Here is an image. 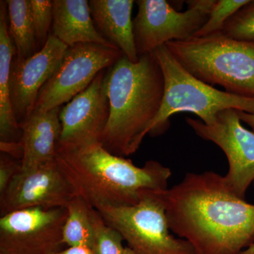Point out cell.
I'll return each mask as SVG.
<instances>
[{"label": "cell", "mask_w": 254, "mask_h": 254, "mask_svg": "<svg viewBox=\"0 0 254 254\" xmlns=\"http://www.w3.org/2000/svg\"><path fill=\"white\" fill-rule=\"evenodd\" d=\"M153 53L163 70L165 93L161 108L150 127V136L168 131L170 118L177 113L194 114L205 125L213 124L218 114L225 110L254 114V98L220 91L194 77L182 67L166 46Z\"/></svg>", "instance_id": "cell-5"}, {"label": "cell", "mask_w": 254, "mask_h": 254, "mask_svg": "<svg viewBox=\"0 0 254 254\" xmlns=\"http://www.w3.org/2000/svg\"><path fill=\"white\" fill-rule=\"evenodd\" d=\"M66 208H31L0 218V254H53L63 250Z\"/></svg>", "instance_id": "cell-10"}, {"label": "cell", "mask_w": 254, "mask_h": 254, "mask_svg": "<svg viewBox=\"0 0 254 254\" xmlns=\"http://www.w3.org/2000/svg\"><path fill=\"white\" fill-rule=\"evenodd\" d=\"M133 0H91L92 18L97 31L121 50L131 63L139 60L135 45L132 9Z\"/></svg>", "instance_id": "cell-15"}, {"label": "cell", "mask_w": 254, "mask_h": 254, "mask_svg": "<svg viewBox=\"0 0 254 254\" xmlns=\"http://www.w3.org/2000/svg\"><path fill=\"white\" fill-rule=\"evenodd\" d=\"M110 117L101 144L112 154L136 153L163 103L165 78L154 53L136 63L123 56L105 74Z\"/></svg>", "instance_id": "cell-3"}, {"label": "cell", "mask_w": 254, "mask_h": 254, "mask_svg": "<svg viewBox=\"0 0 254 254\" xmlns=\"http://www.w3.org/2000/svg\"><path fill=\"white\" fill-rule=\"evenodd\" d=\"M16 50L9 33L7 4L0 1V142L21 141V129L10 98L9 74Z\"/></svg>", "instance_id": "cell-17"}, {"label": "cell", "mask_w": 254, "mask_h": 254, "mask_svg": "<svg viewBox=\"0 0 254 254\" xmlns=\"http://www.w3.org/2000/svg\"><path fill=\"white\" fill-rule=\"evenodd\" d=\"M92 220L94 227V242L93 250L94 254H123V235L108 225L99 212L93 208Z\"/></svg>", "instance_id": "cell-20"}, {"label": "cell", "mask_w": 254, "mask_h": 254, "mask_svg": "<svg viewBox=\"0 0 254 254\" xmlns=\"http://www.w3.org/2000/svg\"><path fill=\"white\" fill-rule=\"evenodd\" d=\"M123 254H136L133 252L131 249L128 247H125V250H124Z\"/></svg>", "instance_id": "cell-28"}, {"label": "cell", "mask_w": 254, "mask_h": 254, "mask_svg": "<svg viewBox=\"0 0 254 254\" xmlns=\"http://www.w3.org/2000/svg\"><path fill=\"white\" fill-rule=\"evenodd\" d=\"M250 0H216L205 24L193 37L210 36L222 32L224 25Z\"/></svg>", "instance_id": "cell-21"}, {"label": "cell", "mask_w": 254, "mask_h": 254, "mask_svg": "<svg viewBox=\"0 0 254 254\" xmlns=\"http://www.w3.org/2000/svg\"><path fill=\"white\" fill-rule=\"evenodd\" d=\"M165 191L145 190L136 205L96 210L136 254H197L190 242L170 234Z\"/></svg>", "instance_id": "cell-6"}, {"label": "cell", "mask_w": 254, "mask_h": 254, "mask_svg": "<svg viewBox=\"0 0 254 254\" xmlns=\"http://www.w3.org/2000/svg\"><path fill=\"white\" fill-rule=\"evenodd\" d=\"M170 230L197 254H240L254 242V204L213 171L188 173L165 191Z\"/></svg>", "instance_id": "cell-1"}, {"label": "cell", "mask_w": 254, "mask_h": 254, "mask_svg": "<svg viewBox=\"0 0 254 254\" xmlns=\"http://www.w3.org/2000/svg\"><path fill=\"white\" fill-rule=\"evenodd\" d=\"M222 33L234 39L254 41V0L227 20Z\"/></svg>", "instance_id": "cell-22"}, {"label": "cell", "mask_w": 254, "mask_h": 254, "mask_svg": "<svg viewBox=\"0 0 254 254\" xmlns=\"http://www.w3.org/2000/svg\"><path fill=\"white\" fill-rule=\"evenodd\" d=\"M57 163L76 196L92 208L131 206L145 190H167L170 169L156 160L143 167L112 154L101 143L57 150Z\"/></svg>", "instance_id": "cell-2"}, {"label": "cell", "mask_w": 254, "mask_h": 254, "mask_svg": "<svg viewBox=\"0 0 254 254\" xmlns=\"http://www.w3.org/2000/svg\"><path fill=\"white\" fill-rule=\"evenodd\" d=\"M253 184H254V183H253Z\"/></svg>", "instance_id": "cell-29"}, {"label": "cell", "mask_w": 254, "mask_h": 254, "mask_svg": "<svg viewBox=\"0 0 254 254\" xmlns=\"http://www.w3.org/2000/svg\"><path fill=\"white\" fill-rule=\"evenodd\" d=\"M240 254H254V242L245 250L242 251Z\"/></svg>", "instance_id": "cell-27"}, {"label": "cell", "mask_w": 254, "mask_h": 254, "mask_svg": "<svg viewBox=\"0 0 254 254\" xmlns=\"http://www.w3.org/2000/svg\"><path fill=\"white\" fill-rule=\"evenodd\" d=\"M67 48L52 34L41 49L28 59L14 57L10 69V98L18 125L35 110L41 88L59 66Z\"/></svg>", "instance_id": "cell-13"}, {"label": "cell", "mask_w": 254, "mask_h": 254, "mask_svg": "<svg viewBox=\"0 0 254 254\" xmlns=\"http://www.w3.org/2000/svg\"><path fill=\"white\" fill-rule=\"evenodd\" d=\"M53 35L68 48L80 43L113 47L97 31L86 0H54Z\"/></svg>", "instance_id": "cell-16"}, {"label": "cell", "mask_w": 254, "mask_h": 254, "mask_svg": "<svg viewBox=\"0 0 254 254\" xmlns=\"http://www.w3.org/2000/svg\"><path fill=\"white\" fill-rule=\"evenodd\" d=\"M67 217L64 225V245L91 249L94 242V227L92 220L93 208L78 196L68 203Z\"/></svg>", "instance_id": "cell-19"}, {"label": "cell", "mask_w": 254, "mask_h": 254, "mask_svg": "<svg viewBox=\"0 0 254 254\" xmlns=\"http://www.w3.org/2000/svg\"><path fill=\"white\" fill-rule=\"evenodd\" d=\"M9 33L16 50V58L26 60L36 53L37 41L30 0H7Z\"/></svg>", "instance_id": "cell-18"}, {"label": "cell", "mask_w": 254, "mask_h": 254, "mask_svg": "<svg viewBox=\"0 0 254 254\" xmlns=\"http://www.w3.org/2000/svg\"><path fill=\"white\" fill-rule=\"evenodd\" d=\"M215 1H187L188 8L181 12L165 0H137L133 31L138 57L153 53L169 42L194 36L208 20Z\"/></svg>", "instance_id": "cell-7"}, {"label": "cell", "mask_w": 254, "mask_h": 254, "mask_svg": "<svg viewBox=\"0 0 254 254\" xmlns=\"http://www.w3.org/2000/svg\"><path fill=\"white\" fill-rule=\"evenodd\" d=\"M53 254H94L93 250L88 247H69Z\"/></svg>", "instance_id": "cell-25"}, {"label": "cell", "mask_w": 254, "mask_h": 254, "mask_svg": "<svg viewBox=\"0 0 254 254\" xmlns=\"http://www.w3.org/2000/svg\"><path fill=\"white\" fill-rule=\"evenodd\" d=\"M105 70L86 89L62 108V133L58 146L63 148L101 143L110 117Z\"/></svg>", "instance_id": "cell-12"}, {"label": "cell", "mask_w": 254, "mask_h": 254, "mask_svg": "<svg viewBox=\"0 0 254 254\" xmlns=\"http://www.w3.org/2000/svg\"><path fill=\"white\" fill-rule=\"evenodd\" d=\"M61 107L42 112L33 110L20 124L23 155L21 170L37 168L55 160L62 133Z\"/></svg>", "instance_id": "cell-14"}, {"label": "cell", "mask_w": 254, "mask_h": 254, "mask_svg": "<svg viewBox=\"0 0 254 254\" xmlns=\"http://www.w3.org/2000/svg\"><path fill=\"white\" fill-rule=\"evenodd\" d=\"M76 196L56 160L21 170L0 195L1 215L31 208H66Z\"/></svg>", "instance_id": "cell-11"}, {"label": "cell", "mask_w": 254, "mask_h": 254, "mask_svg": "<svg viewBox=\"0 0 254 254\" xmlns=\"http://www.w3.org/2000/svg\"><path fill=\"white\" fill-rule=\"evenodd\" d=\"M32 17L37 43L46 44L53 21V1L50 0H30Z\"/></svg>", "instance_id": "cell-23"}, {"label": "cell", "mask_w": 254, "mask_h": 254, "mask_svg": "<svg viewBox=\"0 0 254 254\" xmlns=\"http://www.w3.org/2000/svg\"><path fill=\"white\" fill-rule=\"evenodd\" d=\"M165 46L194 77L227 93L254 98V41L234 39L219 32Z\"/></svg>", "instance_id": "cell-4"}, {"label": "cell", "mask_w": 254, "mask_h": 254, "mask_svg": "<svg viewBox=\"0 0 254 254\" xmlns=\"http://www.w3.org/2000/svg\"><path fill=\"white\" fill-rule=\"evenodd\" d=\"M197 136L218 145L226 155L229 169L224 176L227 186L237 196L245 199L254 182V131L242 126L237 110H225L211 125L186 118Z\"/></svg>", "instance_id": "cell-9"}, {"label": "cell", "mask_w": 254, "mask_h": 254, "mask_svg": "<svg viewBox=\"0 0 254 254\" xmlns=\"http://www.w3.org/2000/svg\"><path fill=\"white\" fill-rule=\"evenodd\" d=\"M237 113L241 121L249 125L252 128V131H254V114L247 113L240 110H237Z\"/></svg>", "instance_id": "cell-26"}, {"label": "cell", "mask_w": 254, "mask_h": 254, "mask_svg": "<svg viewBox=\"0 0 254 254\" xmlns=\"http://www.w3.org/2000/svg\"><path fill=\"white\" fill-rule=\"evenodd\" d=\"M21 170V160L1 153L0 157V195L4 193L10 182Z\"/></svg>", "instance_id": "cell-24"}, {"label": "cell", "mask_w": 254, "mask_h": 254, "mask_svg": "<svg viewBox=\"0 0 254 254\" xmlns=\"http://www.w3.org/2000/svg\"><path fill=\"white\" fill-rule=\"evenodd\" d=\"M123 56L118 48L95 43L69 47L41 88L34 110L49 111L71 101L88 88L100 71L111 67Z\"/></svg>", "instance_id": "cell-8"}]
</instances>
